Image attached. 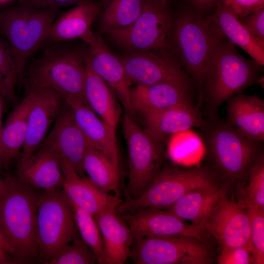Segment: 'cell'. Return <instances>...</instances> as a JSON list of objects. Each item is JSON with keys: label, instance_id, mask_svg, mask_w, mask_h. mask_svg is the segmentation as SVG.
<instances>
[{"label": "cell", "instance_id": "1", "mask_svg": "<svg viewBox=\"0 0 264 264\" xmlns=\"http://www.w3.org/2000/svg\"><path fill=\"white\" fill-rule=\"evenodd\" d=\"M225 38L208 16L202 17L188 3L174 14L166 47L195 84L197 106L204 103L203 79L206 65Z\"/></svg>", "mask_w": 264, "mask_h": 264}, {"label": "cell", "instance_id": "2", "mask_svg": "<svg viewBox=\"0 0 264 264\" xmlns=\"http://www.w3.org/2000/svg\"><path fill=\"white\" fill-rule=\"evenodd\" d=\"M202 129L207 168L217 182L231 185L247 179L250 169L264 154L263 143L217 118L208 120Z\"/></svg>", "mask_w": 264, "mask_h": 264}, {"label": "cell", "instance_id": "3", "mask_svg": "<svg viewBox=\"0 0 264 264\" xmlns=\"http://www.w3.org/2000/svg\"><path fill=\"white\" fill-rule=\"evenodd\" d=\"M262 66L242 56L226 38L220 42L204 71V103L209 120L217 118L219 109L230 97L256 84Z\"/></svg>", "mask_w": 264, "mask_h": 264}, {"label": "cell", "instance_id": "4", "mask_svg": "<svg viewBox=\"0 0 264 264\" xmlns=\"http://www.w3.org/2000/svg\"><path fill=\"white\" fill-rule=\"evenodd\" d=\"M0 200V228L14 249L17 262L30 263L39 259L36 239L38 196L34 189L17 177L7 176Z\"/></svg>", "mask_w": 264, "mask_h": 264}, {"label": "cell", "instance_id": "5", "mask_svg": "<svg viewBox=\"0 0 264 264\" xmlns=\"http://www.w3.org/2000/svg\"><path fill=\"white\" fill-rule=\"evenodd\" d=\"M217 184L206 167L183 169L171 164L163 165L143 192L135 198L123 201L117 211L128 213L148 208L168 210L189 192Z\"/></svg>", "mask_w": 264, "mask_h": 264}, {"label": "cell", "instance_id": "6", "mask_svg": "<svg viewBox=\"0 0 264 264\" xmlns=\"http://www.w3.org/2000/svg\"><path fill=\"white\" fill-rule=\"evenodd\" d=\"M57 9L24 4L0 11V32L17 60L22 74L31 56L47 39Z\"/></svg>", "mask_w": 264, "mask_h": 264}, {"label": "cell", "instance_id": "7", "mask_svg": "<svg viewBox=\"0 0 264 264\" xmlns=\"http://www.w3.org/2000/svg\"><path fill=\"white\" fill-rule=\"evenodd\" d=\"M79 235L72 205L58 189L38 196L36 239L39 259L45 264Z\"/></svg>", "mask_w": 264, "mask_h": 264}, {"label": "cell", "instance_id": "8", "mask_svg": "<svg viewBox=\"0 0 264 264\" xmlns=\"http://www.w3.org/2000/svg\"><path fill=\"white\" fill-rule=\"evenodd\" d=\"M86 66L83 55L71 49L46 52L35 64L30 86L50 90L65 102L85 99Z\"/></svg>", "mask_w": 264, "mask_h": 264}, {"label": "cell", "instance_id": "9", "mask_svg": "<svg viewBox=\"0 0 264 264\" xmlns=\"http://www.w3.org/2000/svg\"><path fill=\"white\" fill-rule=\"evenodd\" d=\"M123 130L128 152V198L139 196L163 166L162 143L154 140L125 113Z\"/></svg>", "mask_w": 264, "mask_h": 264}, {"label": "cell", "instance_id": "10", "mask_svg": "<svg viewBox=\"0 0 264 264\" xmlns=\"http://www.w3.org/2000/svg\"><path fill=\"white\" fill-rule=\"evenodd\" d=\"M135 264H209L212 255L203 241L184 236L134 241L129 256Z\"/></svg>", "mask_w": 264, "mask_h": 264}, {"label": "cell", "instance_id": "11", "mask_svg": "<svg viewBox=\"0 0 264 264\" xmlns=\"http://www.w3.org/2000/svg\"><path fill=\"white\" fill-rule=\"evenodd\" d=\"M173 16L169 2L147 0L141 13L131 25L106 34L128 52L158 49L166 47Z\"/></svg>", "mask_w": 264, "mask_h": 264}, {"label": "cell", "instance_id": "12", "mask_svg": "<svg viewBox=\"0 0 264 264\" xmlns=\"http://www.w3.org/2000/svg\"><path fill=\"white\" fill-rule=\"evenodd\" d=\"M119 58L132 85L169 83L192 88L191 79L166 47Z\"/></svg>", "mask_w": 264, "mask_h": 264}, {"label": "cell", "instance_id": "13", "mask_svg": "<svg viewBox=\"0 0 264 264\" xmlns=\"http://www.w3.org/2000/svg\"><path fill=\"white\" fill-rule=\"evenodd\" d=\"M203 228L217 241L220 250L246 246L255 251L247 212L240 202L229 198L226 192L207 219Z\"/></svg>", "mask_w": 264, "mask_h": 264}, {"label": "cell", "instance_id": "14", "mask_svg": "<svg viewBox=\"0 0 264 264\" xmlns=\"http://www.w3.org/2000/svg\"><path fill=\"white\" fill-rule=\"evenodd\" d=\"M134 241L145 237L184 236L203 241L205 231L185 221L168 210L140 209L124 215Z\"/></svg>", "mask_w": 264, "mask_h": 264}, {"label": "cell", "instance_id": "15", "mask_svg": "<svg viewBox=\"0 0 264 264\" xmlns=\"http://www.w3.org/2000/svg\"><path fill=\"white\" fill-rule=\"evenodd\" d=\"M41 146L52 151L61 161L69 163L84 176L83 160L90 147L67 106L62 107Z\"/></svg>", "mask_w": 264, "mask_h": 264}, {"label": "cell", "instance_id": "16", "mask_svg": "<svg viewBox=\"0 0 264 264\" xmlns=\"http://www.w3.org/2000/svg\"><path fill=\"white\" fill-rule=\"evenodd\" d=\"M89 51L83 55L92 70L110 87L124 107L132 112L130 82L119 57L108 48L100 35L94 34L87 43Z\"/></svg>", "mask_w": 264, "mask_h": 264}, {"label": "cell", "instance_id": "17", "mask_svg": "<svg viewBox=\"0 0 264 264\" xmlns=\"http://www.w3.org/2000/svg\"><path fill=\"white\" fill-rule=\"evenodd\" d=\"M32 95L28 112L25 142L19 160L28 158L41 146L62 108V99L54 92L29 87Z\"/></svg>", "mask_w": 264, "mask_h": 264}, {"label": "cell", "instance_id": "18", "mask_svg": "<svg viewBox=\"0 0 264 264\" xmlns=\"http://www.w3.org/2000/svg\"><path fill=\"white\" fill-rule=\"evenodd\" d=\"M64 176L63 192L71 204L93 216L110 208H118L123 202L118 196L105 192L88 177L80 175L69 163L61 161Z\"/></svg>", "mask_w": 264, "mask_h": 264}, {"label": "cell", "instance_id": "19", "mask_svg": "<svg viewBox=\"0 0 264 264\" xmlns=\"http://www.w3.org/2000/svg\"><path fill=\"white\" fill-rule=\"evenodd\" d=\"M192 90L169 83L131 87L132 110L145 118L176 106L194 104Z\"/></svg>", "mask_w": 264, "mask_h": 264}, {"label": "cell", "instance_id": "20", "mask_svg": "<svg viewBox=\"0 0 264 264\" xmlns=\"http://www.w3.org/2000/svg\"><path fill=\"white\" fill-rule=\"evenodd\" d=\"M86 138L89 146L104 154L119 167L116 129L102 120L85 99L65 102Z\"/></svg>", "mask_w": 264, "mask_h": 264}, {"label": "cell", "instance_id": "21", "mask_svg": "<svg viewBox=\"0 0 264 264\" xmlns=\"http://www.w3.org/2000/svg\"><path fill=\"white\" fill-rule=\"evenodd\" d=\"M17 177L33 189L49 191L62 187L61 160L52 151L41 146L27 159L19 160Z\"/></svg>", "mask_w": 264, "mask_h": 264}, {"label": "cell", "instance_id": "22", "mask_svg": "<svg viewBox=\"0 0 264 264\" xmlns=\"http://www.w3.org/2000/svg\"><path fill=\"white\" fill-rule=\"evenodd\" d=\"M194 104L176 106L144 118V130L155 141L163 143L168 136L193 128L202 129L207 123Z\"/></svg>", "mask_w": 264, "mask_h": 264}, {"label": "cell", "instance_id": "23", "mask_svg": "<svg viewBox=\"0 0 264 264\" xmlns=\"http://www.w3.org/2000/svg\"><path fill=\"white\" fill-rule=\"evenodd\" d=\"M94 217L102 236L107 264L125 263L129 257L134 239L117 208L108 209Z\"/></svg>", "mask_w": 264, "mask_h": 264}, {"label": "cell", "instance_id": "24", "mask_svg": "<svg viewBox=\"0 0 264 264\" xmlns=\"http://www.w3.org/2000/svg\"><path fill=\"white\" fill-rule=\"evenodd\" d=\"M98 1L84 0L55 19L47 39L62 42L79 38L87 43L93 35L91 27L99 16Z\"/></svg>", "mask_w": 264, "mask_h": 264}, {"label": "cell", "instance_id": "25", "mask_svg": "<svg viewBox=\"0 0 264 264\" xmlns=\"http://www.w3.org/2000/svg\"><path fill=\"white\" fill-rule=\"evenodd\" d=\"M227 101V123L248 137L263 143L264 99L255 94L240 93Z\"/></svg>", "mask_w": 264, "mask_h": 264}, {"label": "cell", "instance_id": "26", "mask_svg": "<svg viewBox=\"0 0 264 264\" xmlns=\"http://www.w3.org/2000/svg\"><path fill=\"white\" fill-rule=\"evenodd\" d=\"M32 95L28 89L2 125L0 133V169L7 166L22 153L27 132L28 112Z\"/></svg>", "mask_w": 264, "mask_h": 264}, {"label": "cell", "instance_id": "27", "mask_svg": "<svg viewBox=\"0 0 264 264\" xmlns=\"http://www.w3.org/2000/svg\"><path fill=\"white\" fill-rule=\"evenodd\" d=\"M225 192L219 184L196 189L183 196L168 210L205 231V221Z\"/></svg>", "mask_w": 264, "mask_h": 264}, {"label": "cell", "instance_id": "28", "mask_svg": "<svg viewBox=\"0 0 264 264\" xmlns=\"http://www.w3.org/2000/svg\"><path fill=\"white\" fill-rule=\"evenodd\" d=\"M229 41L245 51L261 66L264 65V48L249 33L240 19L220 0L207 15Z\"/></svg>", "mask_w": 264, "mask_h": 264}, {"label": "cell", "instance_id": "29", "mask_svg": "<svg viewBox=\"0 0 264 264\" xmlns=\"http://www.w3.org/2000/svg\"><path fill=\"white\" fill-rule=\"evenodd\" d=\"M84 61L86 66L85 99L91 109L102 120L116 129L121 111L112 91L92 70L85 59Z\"/></svg>", "mask_w": 264, "mask_h": 264}, {"label": "cell", "instance_id": "30", "mask_svg": "<svg viewBox=\"0 0 264 264\" xmlns=\"http://www.w3.org/2000/svg\"><path fill=\"white\" fill-rule=\"evenodd\" d=\"M147 0H103L100 5L101 31L121 30L131 25L141 13Z\"/></svg>", "mask_w": 264, "mask_h": 264}, {"label": "cell", "instance_id": "31", "mask_svg": "<svg viewBox=\"0 0 264 264\" xmlns=\"http://www.w3.org/2000/svg\"><path fill=\"white\" fill-rule=\"evenodd\" d=\"M84 173L102 191L110 193H119V167L99 151L89 147L82 163Z\"/></svg>", "mask_w": 264, "mask_h": 264}, {"label": "cell", "instance_id": "32", "mask_svg": "<svg viewBox=\"0 0 264 264\" xmlns=\"http://www.w3.org/2000/svg\"><path fill=\"white\" fill-rule=\"evenodd\" d=\"M78 234L94 254L97 264H107L101 233L94 217L73 206Z\"/></svg>", "mask_w": 264, "mask_h": 264}, {"label": "cell", "instance_id": "33", "mask_svg": "<svg viewBox=\"0 0 264 264\" xmlns=\"http://www.w3.org/2000/svg\"><path fill=\"white\" fill-rule=\"evenodd\" d=\"M15 55L6 41L0 37V93L15 102L16 86L21 76Z\"/></svg>", "mask_w": 264, "mask_h": 264}, {"label": "cell", "instance_id": "34", "mask_svg": "<svg viewBox=\"0 0 264 264\" xmlns=\"http://www.w3.org/2000/svg\"><path fill=\"white\" fill-rule=\"evenodd\" d=\"M240 202L246 210L250 223L251 240L255 250L257 264L264 263V211L253 204L241 192Z\"/></svg>", "mask_w": 264, "mask_h": 264}, {"label": "cell", "instance_id": "35", "mask_svg": "<svg viewBox=\"0 0 264 264\" xmlns=\"http://www.w3.org/2000/svg\"><path fill=\"white\" fill-rule=\"evenodd\" d=\"M96 258L80 236H77L70 242L58 251L48 262V264H93Z\"/></svg>", "mask_w": 264, "mask_h": 264}, {"label": "cell", "instance_id": "36", "mask_svg": "<svg viewBox=\"0 0 264 264\" xmlns=\"http://www.w3.org/2000/svg\"><path fill=\"white\" fill-rule=\"evenodd\" d=\"M248 184L243 191L249 199L264 211V155H262L250 169Z\"/></svg>", "mask_w": 264, "mask_h": 264}, {"label": "cell", "instance_id": "37", "mask_svg": "<svg viewBox=\"0 0 264 264\" xmlns=\"http://www.w3.org/2000/svg\"><path fill=\"white\" fill-rule=\"evenodd\" d=\"M219 264H257L253 249L246 246H236L220 250L217 258Z\"/></svg>", "mask_w": 264, "mask_h": 264}, {"label": "cell", "instance_id": "38", "mask_svg": "<svg viewBox=\"0 0 264 264\" xmlns=\"http://www.w3.org/2000/svg\"><path fill=\"white\" fill-rule=\"evenodd\" d=\"M239 19L258 44L264 48V8Z\"/></svg>", "mask_w": 264, "mask_h": 264}, {"label": "cell", "instance_id": "39", "mask_svg": "<svg viewBox=\"0 0 264 264\" xmlns=\"http://www.w3.org/2000/svg\"><path fill=\"white\" fill-rule=\"evenodd\" d=\"M239 19L264 8V0H220Z\"/></svg>", "mask_w": 264, "mask_h": 264}, {"label": "cell", "instance_id": "40", "mask_svg": "<svg viewBox=\"0 0 264 264\" xmlns=\"http://www.w3.org/2000/svg\"><path fill=\"white\" fill-rule=\"evenodd\" d=\"M84 0H29L25 4L36 8H53L76 4Z\"/></svg>", "mask_w": 264, "mask_h": 264}, {"label": "cell", "instance_id": "41", "mask_svg": "<svg viewBox=\"0 0 264 264\" xmlns=\"http://www.w3.org/2000/svg\"><path fill=\"white\" fill-rule=\"evenodd\" d=\"M200 15L205 17L214 10L218 0H186Z\"/></svg>", "mask_w": 264, "mask_h": 264}, {"label": "cell", "instance_id": "42", "mask_svg": "<svg viewBox=\"0 0 264 264\" xmlns=\"http://www.w3.org/2000/svg\"><path fill=\"white\" fill-rule=\"evenodd\" d=\"M0 248L5 251L11 256H12L16 261V254L14 249L8 242L3 233L0 228ZM17 262V261H16Z\"/></svg>", "mask_w": 264, "mask_h": 264}, {"label": "cell", "instance_id": "43", "mask_svg": "<svg viewBox=\"0 0 264 264\" xmlns=\"http://www.w3.org/2000/svg\"><path fill=\"white\" fill-rule=\"evenodd\" d=\"M15 262L12 256L0 248V264H13Z\"/></svg>", "mask_w": 264, "mask_h": 264}, {"label": "cell", "instance_id": "44", "mask_svg": "<svg viewBox=\"0 0 264 264\" xmlns=\"http://www.w3.org/2000/svg\"><path fill=\"white\" fill-rule=\"evenodd\" d=\"M6 188V182L5 178H0V200H1Z\"/></svg>", "mask_w": 264, "mask_h": 264}, {"label": "cell", "instance_id": "45", "mask_svg": "<svg viewBox=\"0 0 264 264\" xmlns=\"http://www.w3.org/2000/svg\"><path fill=\"white\" fill-rule=\"evenodd\" d=\"M1 95L0 93V133L2 128V123H1V119H2V100H1Z\"/></svg>", "mask_w": 264, "mask_h": 264}, {"label": "cell", "instance_id": "46", "mask_svg": "<svg viewBox=\"0 0 264 264\" xmlns=\"http://www.w3.org/2000/svg\"><path fill=\"white\" fill-rule=\"evenodd\" d=\"M13 0H0V4H5Z\"/></svg>", "mask_w": 264, "mask_h": 264}, {"label": "cell", "instance_id": "47", "mask_svg": "<svg viewBox=\"0 0 264 264\" xmlns=\"http://www.w3.org/2000/svg\"><path fill=\"white\" fill-rule=\"evenodd\" d=\"M158 0L169 2L170 1L173 0Z\"/></svg>", "mask_w": 264, "mask_h": 264}, {"label": "cell", "instance_id": "48", "mask_svg": "<svg viewBox=\"0 0 264 264\" xmlns=\"http://www.w3.org/2000/svg\"><path fill=\"white\" fill-rule=\"evenodd\" d=\"M28 0H25V2L27 1H28Z\"/></svg>", "mask_w": 264, "mask_h": 264}]
</instances>
